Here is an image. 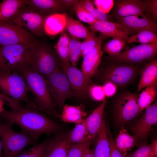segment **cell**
<instances>
[{"instance_id": "cell-1", "label": "cell", "mask_w": 157, "mask_h": 157, "mask_svg": "<svg viewBox=\"0 0 157 157\" xmlns=\"http://www.w3.org/2000/svg\"><path fill=\"white\" fill-rule=\"evenodd\" d=\"M0 116L19 126L22 131L37 141L43 134H56L60 125L35 109L23 106L16 110H4Z\"/></svg>"}, {"instance_id": "cell-2", "label": "cell", "mask_w": 157, "mask_h": 157, "mask_svg": "<svg viewBox=\"0 0 157 157\" xmlns=\"http://www.w3.org/2000/svg\"><path fill=\"white\" fill-rule=\"evenodd\" d=\"M18 72L23 77L29 90L35 97L34 101L27 106L46 113H56L49 93L46 77L33 71L29 66Z\"/></svg>"}, {"instance_id": "cell-3", "label": "cell", "mask_w": 157, "mask_h": 157, "mask_svg": "<svg viewBox=\"0 0 157 157\" xmlns=\"http://www.w3.org/2000/svg\"><path fill=\"white\" fill-rule=\"evenodd\" d=\"M35 46L19 44L1 46L0 71L18 72L29 66Z\"/></svg>"}, {"instance_id": "cell-4", "label": "cell", "mask_w": 157, "mask_h": 157, "mask_svg": "<svg viewBox=\"0 0 157 157\" xmlns=\"http://www.w3.org/2000/svg\"><path fill=\"white\" fill-rule=\"evenodd\" d=\"M13 124L6 120L0 123V136L4 157H16L27 146L36 143L37 141L24 132L15 131L13 127Z\"/></svg>"}, {"instance_id": "cell-5", "label": "cell", "mask_w": 157, "mask_h": 157, "mask_svg": "<svg viewBox=\"0 0 157 157\" xmlns=\"http://www.w3.org/2000/svg\"><path fill=\"white\" fill-rule=\"evenodd\" d=\"M60 61L54 49L40 41L34 47L29 67L47 76L60 67Z\"/></svg>"}, {"instance_id": "cell-6", "label": "cell", "mask_w": 157, "mask_h": 157, "mask_svg": "<svg viewBox=\"0 0 157 157\" xmlns=\"http://www.w3.org/2000/svg\"><path fill=\"white\" fill-rule=\"evenodd\" d=\"M23 28L8 20L0 21V46L19 44L34 46L39 42Z\"/></svg>"}, {"instance_id": "cell-7", "label": "cell", "mask_w": 157, "mask_h": 157, "mask_svg": "<svg viewBox=\"0 0 157 157\" xmlns=\"http://www.w3.org/2000/svg\"><path fill=\"white\" fill-rule=\"evenodd\" d=\"M17 72L0 71V90L6 95L29 104L28 88L23 77Z\"/></svg>"}, {"instance_id": "cell-8", "label": "cell", "mask_w": 157, "mask_h": 157, "mask_svg": "<svg viewBox=\"0 0 157 157\" xmlns=\"http://www.w3.org/2000/svg\"><path fill=\"white\" fill-rule=\"evenodd\" d=\"M45 18L38 10L26 4L8 20L35 36L41 37L45 34L44 28Z\"/></svg>"}, {"instance_id": "cell-9", "label": "cell", "mask_w": 157, "mask_h": 157, "mask_svg": "<svg viewBox=\"0 0 157 157\" xmlns=\"http://www.w3.org/2000/svg\"><path fill=\"white\" fill-rule=\"evenodd\" d=\"M46 77L54 106H63L66 100L74 94L66 74L60 67Z\"/></svg>"}, {"instance_id": "cell-10", "label": "cell", "mask_w": 157, "mask_h": 157, "mask_svg": "<svg viewBox=\"0 0 157 157\" xmlns=\"http://www.w3.org/2000/svg\"><path fill=\"white\" fill-rule=\"evenodd\" d=\"M137 93L124 92L117 97L115 104L116 120L121 126L133 120L140 113L138 104Z\"/></svg>"}, {"instance_id": "cell-11", "label": "cell", "mask_w": 157, "mask_h": 157, "mask_svg": "<svg viewBox=\"0 0 157 157\" xmlns=\"http://www.w3.org/2000/svg\"><path fill=\"white\" fill-rule=\"evenodd\" d=\"M157 54V41L127 49L117 55L106 58L117 63L132 64L145 60L151 61Z\"/></svg>"}, {"instance_id": "cell-12", "label": "cell", "mask_w": 157, "mask_h": 157, "mask_svg": "<svg viewBox=\"0 0 157 157\" xmlns=\"http://www.w3.org/2000/svg\"><path fill=\"white\" fill-rule=\"evenodd\" d=\"M101 73V78L106 82H110L117 86H126L135 78L138 68L133 65L115 63L108 65L103 68Z\"/></svg>"}, {"instance_id": "cell-13", "label": "cell", "mask_w": 157, "mask_h": 157, "mask_svg": "<svg viewBox=\"0 0 157 157\" xmlns=\"http://www.w3.org/2000/svg\"><path fill=\"white\" fill-rule=\"evenodd\" d=\"M157 124V101L145 109L141 117L131 126L130 130L137 141L146 139L153 126Z\"/></svg>"}, {"instance_id": "cell-14", "label": "cell", "mask_w": 157, "mask_h": 157, "mask_svg": "<svg viewBox=\"0 0 157 157\" xmlns=\"http://www.w3.org/2000/svg\"><path fill=\"white\" fill-rule=\"evenodd\" d=\"M115 17L117 23L125 28L129 35H134L143 31H157V24L142 13L125 17Z\"/></svg>"}, {"instance_id": "cell-15", "label": "cell", "mask_w": 157, "mask_h": 157, "mask_svg": "<svg viewBox=\"0 0 157 157\" xmlns=\"http://www.w3.org/2000/svg\"><path fill=\"white\" fill-rule=\"evenodd\" d=\"M96 46L83 58L82 72L86 81L90 82V79L98 71L101 63L104 51L102 49V43L106 36L100 33Z\"/></svg>"}, {"instance_id": "cell-16", "label": "cell", "mask_w": 157, "mask_h": 157, "mask_svg": "<svg viewBox=\"0 0 157 157\" xmlns=\"http://www.w3.org/2000/svg\"><path fill=\"white\" fill-rule=\"evenodd\" d=\"M60 65L67 76L74 94L80 98L85 97L90 86V82L86 81L82 71L76 67L65 66L61 60Z\"/></svg>"}, {"instance_id": "cell-17", "label": "cell", "mask_w": 157, "mask_h": 157, "mask_svg": "<svg viewBox=\"0 0 157 157\" xmlns=\"http://www.w3.org/2000/svg\"><path fill=\"white\" fill-rule=\"evenodd\" d=\"M91 31L99 32L106 37L120 38L127 41L129 34L126 29L117 23L97 20L89 25Z\"/></svg>"}, {"instance_id": "cell-18", "label": "cell", "mask_w": 157, "mask_h": 157, "mask_svg": "<svg viewBox=\"0 0 157 157\" xmlns=\"http://www.w3.org/2000/svg\"><path fill=\"white\" fill-rule=\"evenodd\" d=\"M114 14L116 16L125 17L142 13L146 11L144 1H116Z\"/></svg>"}, {"instance_id": "cell-19", "label": "cell", "mask_w": 157, "mask_h": 157, "mask_svg": "<svg viewBox=\"0 0 157 157\" xmlns=\"http://www.w3.org/2000/svg\"><path fill=\"white\" fill-rule=\"evenodd\" d=\"M108 98L107 97L89 115L84 119L88 134L94 142L102 126L104 119L103 118L104 110Z\"/></svg>"}, {"instance_id": "cell-20", "label": "cell", "mask_w": 157, "mask_h": 157, "mask_svg": "<svg viewBox=\"0 0 157 157\" xmlns=\"http://www.w3.org/2000/svg\"><path fill=\"white\" fill-rule=\"evenodd\" d=\"M69 147L67 134L57 133L54 138L50 139L45 157H67Z\"/></svg>"}, {"instance_id": "cell-21", "label": "cell", "mask_w": 157, "mask_h": 157, "mask_svg": "<svg viewBox=\"0 0 157 157\" xmlns=\"http://www.w3.org/2000/svg\"><path fill=\"white\" fill-rule=\"evenodd\" d=\"M26 4L36 9L45 17L62 13L65 9L62 0H26Z\"/></svg>"}, {"instance_id": "cell-22", "label": "cell", "mask_w": 157, "mask_h": 157, "mask_svg": "<svg viewBox=\"0 0 157 157\" xmlns=\"http://www.w3.org/2000/svg\"><path fill=\"white\" fill-rule=\"evenodd\" d=\"M66 13H56L45 17L44 28L45 34L49 36L58 34L65 29Z\"/></svg>"}, {"instance_id": "cell-23", "label": "cell", "mask_w": 157, "mask_h": 157, "mask_svg": "<svg viewBox=\"0 0 157 157\" xmlns=\"http://www.w3.org/2000/svg\"><path fill=\"white\" fill-rule=\"evenodd\" d=\"M137 91L151 85L157 84V58L147 63L142 69Z\"/></svg>"}, {"instance_id": "cell-24", "label": "cell", "mask_w": 157, "mask_h": 157, "mask_svg": "<svg viewBox=\"0 0 157 157\" xmlns=\"http://www.w3.org/2000/svg\"><path fill=\"white\" fill-rule=\"evenodd\" d=\"M106 123L103 120L93 151L94 157H110V147Z\"/></svg>"}, {"instance_id": "cell-25", "label": "cell", "mask_w": 157, "mask_h": 157, "mask_svg": "<svg viewBox=\"0 0 157 157\" xmlns=\"http://www.w3.org/2000/svg\"><path fill=\"white\" fill-rule=\"evenodd\" d=\"M86 115L81 105L74 106L66 104L63 106L60 117L61 120L65 122L77 124L82 122L83 117Z\"/></svg>"}, {"instance_id": "cell-26", "label": "cell", "mask_w": 157, "mask_h": 157, "mask_svg": "<svg viewBox=\"0 0 157 157\" xmlns=\"http://www.w3.org/2000/svg\"><path fill=\"white\" fill-rule=\"evenodd\" d=\"M65 29L70 34L71 36L78 40L87 38L91 33L88 28L66 13Z\"/></svg>"}, {"instance_id": "cell-27", "label": "cell", "mask_w": 157, "mask_h": 157, "mask_svg": "<svg viewBox=\"0 0 157 157\" xmlns=\"http://www.w3.org/2000/svg\"><path fill=\"white\" fill-rule=\"evenodd\" d=\"M26 0H4L0 3V21L9 19L26 4Z\"/></svg>"}, {"instance_id": "cell-28", "label": "cell", "mask_w": 157, "mask_h": 157, "mask_svg": "<svg viewBox=\"0 0 157 157\" xmlns=\"http://www.w3.org/2000/svg\"><path fill=\"white\" fill-rule=\"evenodd\" d=\"M115 145L120 152L125 156L136 144L138 141L135 138L131 135L126 129L120 130L114 140Z\"/></svg>"}, {"instance_id": "cell-29", "label": "cell", "mask_w": 157, "mask_h": 157, "mask_svg": "<svg viewBox=\"0 0 157 157\" xmlns=\"http://www.w3.org/2000/svg\"><path fill=\"white\" fill-rule=\"evenodd\" d=\"M69 38L67 31L64 29L61 32L54 49L62 63L67 66H71L69 56Z\"/></svg>"}, {"instance_id": "cell-30", "label": "cell", "mask_w": 157, "mask_h": 157, "mask_svg": "<svg viewBox=\"0 0 157 157\" xmlns=\"http://www.w3.org/2000/svg\"><path fill=\"white\" fill-rule=\"evenodd\" d=\"M157 84L147 86L140 94L138 101L140 113L154 101L157 94Z\"/></svg>"}, {"instance_id": "cell-31", "label": "cell", "mask_w": 157, "mask_h": 157, "mask_svg": "<svg viewBox=\"0 0 157 157\" xmlns=\"http://www.w3.org/2000/svg\"><path fill=\"white\" fill-rule=\"evenodd\" d=\"M90 136L88 134L84 119L82 122L76 124L75 128L67 134L69 146L81 142Z\"/></svg>"}, {"instance_id": "cell-32", "label": "cell", "mask_w": 157, "mask_h": 157, "mask_svg": "<svg viewBox=\"0 0 157 157\" xmlns=\"http://www.w3.org/2000/svg\"><path fill=\"white\" fill-rule=\"evenodd\" d=\"M126 157H157V140L154 139L152 143L144 145L136 150L127 154Z\"/></svg>"}, {"instance_id": "cell-33", "label": "cell", "mask_w": 157, "mask_h": 157, "mask_svg": "<svg viewBox=\"0 0 157 157\" xmlns=\"http://www.w3.org/2000/svg\"><path fill=\"white\" fill-rule=\"evenodd\" d=\"M50 139L36 143L30 149L23 150L16 157H45L47 147Z\"/></svg>"}, {"instance_id": "cell-34", "label": "cell", "mask_w": 157, "mask_h": 157, "mask_svg": "<svg viewBox=\"0 0 157 157\" xmlns=\"http://www.w3.org/2000/svg\"><path fill=\"white\" fill-rule=\"evenodd\" d=\"M94 142L92 138L90 136L81 142L70 145L67 157H82Z\"/></svg>"}, {"instance_id": "cell-35", "label": "cell", "mask_w": 157, "mask_h": 157, "mask_svg": "<svg viewBox=\"0 0 157 157\" xmlns=\"http://www.w3.org/2000/svg\"><path fill=\"white\" fill-rule=\"evenodd\" d=\"M157 41V34L153 31H143L129 38L128 43L138 42L141 44H147Z\"/></svg>"}, {"instance_id": "cell-36", "label": "cell", "mask_w": 157, "mask_h": 157, "mask_svg": "<svg viewBox=\"0 0 157 157\" xmlns=\"http://www.w3.org/2000/svg\"><path fill=\"white\" fill-rule=\"evenodd\" d=\"M126 44V41L122 38H113L102 47V49L110 56H114L121 52Z\"/></svg>"}, {"instance_id": "cell-37", "label": "cell", "mask_w": 157, "mask_h": 157, "mask_svg": "<svg viewBox=\"0 0 157 157\" xmlns=\"http://www.w3.org/2000/svg\"><path fill=\"white\" fill-rule=\"evenodd\" d=\"M69 56L72 66L76 67L81 56V42L78 39L69 36Z\"/></svg>"}, {"instance_id": "cell-38", "label": "cell", "mask_w": 157, "mask_h": 157, "mask_svg": "<svg viewBox=\"0 0 157 157\" xmlns=\"http://www.w3.org/2000/svg\"><path fill=\"white\" fill-rule=\"evenodd\" d=\"M72 7L78 18L81 21L92 24L97 19L89 12L82 4L77 0L73 4Z\"/></svg>"}, {"instance_id": "cell-39", "label": "cell", "mask_w": 157, "mask_h": 157, "mask_svg": "<svg viewBox=\"0 0 157 157\" xmlns=\"http://www.w3.org/2000/svg\"><path fill=\"white\" fill-rule=\"evenodd\" d=\"M78 2L97 20L109 21L110 18L109 16L99 8H95L94 7L92 1L81 0H78Z\"/></svg>"}, {"instance_id": "cell-40", "label": "cell", "mask_w": 157, "mask_h": 157, "mask_svg": "<svg viewBox=\"0 0 157 157\" xmlns=\"http://www.w3.org/2000/svg\"><path fill=\"white\" fill-rule=\"evenodd\" d=\"M99 37L95 32L91 31L89 36L85 39L84 41L81 42L80 44L81 56L84 57L96 46Z\"/></svg>"}, {"instance_id": "cell-41", "label": "cell", "mask_w": 157, "mask_h": 157, "mask_svg": "<svg viewBox=\"0 0 157 157\" xmlns=\"http://www.w3.org/2000/svg\"><path fill=\"white\" fill-rule=\"evenodd\" d=\"M88 91L91 97L94 100L104 101L105 100L106 96L102 86L98 85L90 86Z\"/></svg>"}, {"instance_id": "cell-42", "label": "cell", "mask_w": 157, "mask_h": 157, "mask_svg": "<svg viewBox=\"0 0 157 157\" xmlns=\"http://www.w3.org/2000/svg\"><path fill=\"white\" fill-rule=\"evenodd\" d=\"M94 3L104 13H108L114 5L113 0H94Z\"/></svg>"}, {"instance_id": "cell-43", "label": "cell", "mask_w": 157, "mask_h": 157, "mask_svg": "<svg viewBox=\"0 0 157 157\" xmlns=\"http://www.w3.org/2000/svg\"><path fill=\"white\" fill-rule=\"evenodd\" d=\"M0 99L6 102L7 105L10 108L11 110H18L23 107L19 101L6 95L0 91Z\"/></svg>"}, {"instance_id": "cell-44", "label": "cell", "mask_w": 157, "mask_h": 157, "mask_svg": "<svg viewBox=\"0 0 157 157\" xmlns=\"http://www.w3.org/2000/svg\"><path fill=\"white\" fill-rule=\"evenodd\" d=\"M146 11H148L153 19L155 20L157 19V0H144Z\"/></svg>"}, {"instance_id": "cell-45", "label": "cell", "mask_w": 157, "mask_h": 157, "mask_svg": "<svg viewBox=\"0 0 157 157\" xmlns=\"http://www.w3.org/2000/svg\"><path fill=\"white\" fill-rule=\"evenodd\" d=\"M108 131L110 147V157H126L123 156L117 149L109 129L108 127Z\"/></svg>"}, {"instance_id": "cell-46", "label": "cell", "mask_w": 157, "mask_h": 157, "mask_svg": "<svg viewBox=\"0 0 157 157\" xmlns=\"http://www.w3.org/2000/svg\"><path fill=\"white\" fill-rule=\"evenodd\" d=\"M102 87L106 97H108L113 96L115 93L117 86L110 82H106Z\"/></svg>"}, {"instance_id": "cell-47", "label": "cell", "mask_w": 157, "mask_h": 157, "mask_svg": "<svg viewBox=\"0 0 157 157\" xmlns=\"http://www.w3.org/2000/svg\"><path fill=\"white\" fill-rule=\"evenodd\" d=\"M76 0H62L65 9L72 7Z\"/></svg>"}, {"instance_id": "cell-48", "label": "cell", "mask_w": 157, "mask_h": 157, "mask_svg": "<svg viewBox=\"0 0 157 157\" xmlns=\"http://www.w3.org/2000/svg\"><path fill=\"white\" fill-rule=\"evenodd\" d=\"M82 157H94L93 151L89 148Z\"/></svg>"}, {"instance_id": "cell-49", "label": "cell", "mask_w": 157, "mask_h": 157, "mask_svg": "<svg viewBox=\"0 0 157 157\" xmlns=\"http://www.w3.org/2000/svg\"><path fill=\"white\" fill-rule=\"evenodd\" d=\"M4 103L5 101L0 99V114L5 110L3 107Z\"/></svg>"}, {"instance_id": "cell-50", "label": "cell", "mask_w": 157, "mask_h": 157, "mask_svg": "<svg viewBox=\"0 0 157 157\" xmlns=\"http://www.w3.org/2000/svg\"><path fill=\"white\" fill-rule=\"evenodd\" d=\"M3 151V147L2 141L0 136V157H4Z\"/></svg>"}, {"instance_id": "cell-51", "label": "cell", "mask_w": 157, "mask_h": 157, "mask_svg": "<svg viewBox=\"0 0 157 157\" xmlns=\"http://www.w3.org/2000/svg\"></svg>"}]
</instances>
